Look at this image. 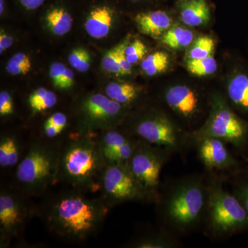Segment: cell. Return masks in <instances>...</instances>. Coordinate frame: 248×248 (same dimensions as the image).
Returning a JSON list of instances; mask_svg holds the SVG:
<instances>
[{"label": "cell", "mask_w": 248, "mask_h": 248, "mask_svg": "<svg viewBox=\"0 0 248 248\" xmlns=\"http://www.w3.org/2000/svg\"><path fill=\"white\" fill-rule=\"evenodd\" d=\"M91 192L70 187L46 201L37 210L50 232L63 240L81 242L102 226L110 207Z\"/></svg>", "instance_id": "cell-1"}, {"label": "cell", "mask_w": 248, "mask_h": 248, "mask_svg": "<svg viewBox=\"0 0 248 248\" xmlns=\"http://www.w3.org/2000/svg\"><path fill=\"white\" fill-rule=\"evenodd\" d=\"M106 166L97 139L91 135L79 133L60 142L58 182L86 192L99 190Z\"/></svg>", "instance_id": "cell-2"}, {"label": "cell", "mask_w": 248, "mask_h": 248, "mask_svg": "<svg viewBox=\"0 0 248 248\" xmlns=\"http://www.w3.org/2000/svg\"><path fill=\"white\" fill-rule=\"evenodd\" d=\"M60 142L35 140L15 169L14 185L29 197L42 195L58 182Z\"/></svg>", "instance_id": "cell-3"}, {"label": "cell", "mask_w": 248, "mask_h": 248, "mask_svg": "<svg viewBox=\"0 0 248 248\" xmlns=\"http://www.w3.org/2000/svg\"><path fill=\"white\" fill-rule=\"evenodd\" d=\"M207 138L220 139L244 150L248 144V124L239 118L223 99L215 97L208 122L195 133L194 141L200 143Z\"/></svg>", "instance_id": "cell-4"}, {"label": "cell", "mask_w": 248, "mask_h": 248, "mask_svg": "<svg viewBox=\"0 0 248 248\" xmlns=\"http://www.w3.org/2000/svg\"><path fill=\"white\" fill-rule=\"evenodd\" d=\"M31 197L16 186L1 187L0 191V242L1 247L17 238L37 209L30 201Z\"/></svg>", "instance_id": "cell-5"}, {"label": "cell", "mask_w": 248, "mask_h": 248, "mask_svg": "<svg viewBox=\"0 0 248 248\" xmlns=\"http://www.w3.org/2000/svg\"><path fill=\"white\" fill-rule=\"evenodd\" d=\"M210 225L218 234H232L248 230V214L236 196L221 187H215L209 197Z\"/></svg>", "instance_id": "cell-6"}, {"label": "cell", "mask_w": 248, "mask_h": 248, "mask_svg": "<svg viewBox=\"0 0 248 248\" xmlns=\"http://www.w3.org/2000/svg\"><path fill=\"white\" fill-rule=\"evenodd\" d=\"M99 190L110 208L123 202L148 200L127 165H107L101 175Z\"/></svg>", "instance_id": "cell-7"}, {"label": "cell", "mask_w": 248, "mask_h": 248, "mask_svg": "<svg viewBox=\"0 0 248 248\" xmlns=\"http://www.w3.org/2000/svg\"><path fill=\"white\" fill-rule=\"evenodd\" d=\"M164 159L161 147L138 140L127 166L148 199H154L157 195L160 173Z\"/></svg>", "instance_id": "cell-8"}, {"label": "cell", "mask_w": 248, "mask_h": 248, "mask_svg": "<svg viewBox=\"0 0 248 248\" xmlns=\"http://www.w3.org/2000/svg\"><path fill=\"white\" fill-rule=\"evenodd\" d=\"M205 192L197 182H187L179 186L166 204L168 218L179 228H186L195 224L203 213Z\"/></svg>", "instance_id": "cell-9"}, {"label": "cell", "mask_w": 248, "mask_h": 248, "mask_svg": "<svg viewBox=\"0 0 248 248\" xmlns=\"http://www.w3.org/2000/svg\"><path fill=\"white\" fill-rule=\"evenodd\" d=\"M124 106L105 94L95 93L84 99L80 106L84 128L79 133L91 135L97 130L115 127L114 124L123 112Z\"/></svg>", "instance_id": "cell-10"}, {"label": "cell", "mask_w": 248, "mask_h": 248, "mask_svg": "<svg viewBox=\"0 0 248 248\" xmlns=\"http://www.w3.org/2000/svg\"><path fill=\"white\" fill-rule=\"evenodd\" d=\"M131 135L150 144L172 149L177 148L182 141L174 124L161 114L146 116L139 121Z\"/></svg>", "instance_id": "cell-11"}, {"label": "cell", "mask_w": 248, "mask_h": 248, "mask_svg": "<svg viewBox=\"0 0 248 248\" xmlns=\"http://www.w3.org/2000/svg\"><path fill=\"white\" fill-rule=\"evenodd\" d=\"M96 139L107 165H127L138 141L115 127L102 130Z\"/></svg>", "instance_id": "cell-12"}, {"label": "cell", "mask_w": 248, "mask_h": 248, "mask_svg": "<svg viewBox=\"0 0 248 248\" xmlns=\"http://www.w3.org/2000/svg\"><path fill=\"white\" fill-rule=\"evenodd\" d=\"M200 156L203 164L210 169H225L236 164V160L232 156L220 139L207 138L200 142Z\"/></svg>", "instance_id": "cell-13"}, {"label": "cell", "mask_w": 248, "mask_h": 248, "mask_svg": "<svg viewBox=\"0 0 248 248\" xmlns=\"http://www.w3.org/2000/svg\"><path fill=\"white\" fill-rule=\"evenodd\" d=\"M169 107L184 118H191L200 108V98L188 86L177 85L170 88L165 95Z\"/></svg>", "instance_id": "cell-14"}, {"label": "cell", "mask_w": 248, "mask_h": 248, "mask_svg": "<svg viewBox=\"0 0 248 248\" xmlns=\"http://www.w3.org/2000/svg\"><path fill=\"white\" fill-rule=\"evenodd\" d=\"M135 22L141 33L153 38H161L172 27V19L162 11L138 14L135 17Z\"/></svg>", "instance_id": "cell-15"}, {"label": "cell", "mask_w": 248, "mask_h": 248, "mask_svg": "<svg viewBox=\"0 0 248 248\" xmlns=\"http://www.w3.org/2000/svg\"><path fill=\"white\" fill-rule=\"evenodd\" d=\"M114 13L108 6H99L90 12L85 22V30L91 37L102 39L110 32L113 23Z\"/></svg>", "instance_id": "cell-16"}, {"label": "cell", "mask_w": 248, "mask_h": 248, "mask_svg": "<svg viewBox=\"0 0 248 248\" xmlns=\"http://www.w3.org/2000/svg\"><path fill=\"white\" fill-rule=\"evenodd\" d=\"M27 148L23 146L22 141L16 135L9 134L1 135L0 138L1 169H16L25 154Z\"/></svg>", "instance_id": "cell-17"}, {"label": "cell", "mask_w": 248, "mask_h": 248, "mask_svg": "<svg viewBox=\"0 0 248 248\" xmlns=\"http://www.w3.org/2000/svg\"><path fill=\"white\" fill-rule=\"evenodd\" d=\"M180 17L189 27L207 24L210 19V11L206 0H186L181 6Z\"/></svg>", "instance_id": "cell-18"}, {"label": "cell", "mask_w": 248, "mask_h": 248, "mask_svg": "<svg viewBox=\"0 0 248 248\" xmlns=\"http://www.w3.org/2000/svg\"><path fill=\"white\" fill-rule=\"evenodd\" d=\"M228 94L232 103L243 113L248 115V73L238 71L228 85Z\"/></svg>", "instance_id": "cell-19"}, {"label": "cell", "mask_w": 248, "mask_h": 248, "mask_svg": "<svg viewBox=\"0 0 248 248\" xmlns=\"http://www.w3.org/2000/svg\"><path fill=\"white\" fill-rule=\"evenodd\" d=\"M140 94V89L128 83L111 82L107 85L105 94L124 107L135 102Z\"/></svg>", "instance_id": "cell-20"}, {"label": "cell", "mask_w": 248, "mask_h": 248, "mask_svg": "<svg viewBox=\"0 0 248 248\" xmlns=\"http://www.w3.org/2000/svg\"><path fill=\"white\" fill-rule=\"evenodd\" d=\"M193 32L181 26L171 27L161 37V42L173 50H182L193 42Z\"/></svg>", "instance_id": "cell-21"}, {"label": "cell", "mask_w": 248, "mask_h": 248, "mask_svg": "<svg viewBox=\"0 0 248 248\" xmlns=\"http://www.w3.org/2000/svg\"><path fill=\"white\" fill-rule=\"evenodd\" d=\"M46 22L52 33L63 36L71 30L73 19L69 13L63 8H55L46 16Z\"/></svg>", "instance_id": "cell-22"}, {"label": "cell", "mask_w": 248, "mask_h": 248, "mask_svg": "<svg viewBox=\"0 0 248 248\" xmlns=\"http://www.w3.org/2000/svg\"><path fill=\"white\" fill-rule=\"evenodd\" d=\"M58 102L57 94L43 87L39 88L31 93L28 99L31 110L35 114L53 108Z\"/></svg>", "instance_id": "cell-23"}, {"label": "cell", "mask_w": 248, "mask_h": 248, "mask_svg": "<svg viewBox=\"0 0 248 248\" xmlns=\"http://www.w3.org/2000/svg\"><path fill=\"white\" fill-rule=\"evenodd\" d=\"M68 117L63 112L53 113L45 121L43 126L44 140L53 142H60L58 138L66 130Z\"/></svg>", "instance_id": "cell-24"}, {"label": "cell", "mask_w": 248, "mask_h": 248, "mask_svg": "<svg viewBox=\"0 0 248 248\" xmlns=\"http://www.w3.org/2000/svg\"><path fill=\"white\" fill-rule=\"evenodd\" d=\"M170 58L167 53L157 51L148 55L141 62V68L148 76L164 73L169 68Z\"/></svg>", "instance_id": "cell-25"}, {"label": "cell", "mask_w": 248, "mask_h": 248, "mask_svg": "<svg viewBox=\"0 0 248 248\" xmlns=\"http://www.w3.org/2000/svg\"><path fill=\"white\" fill-rule=\"evenodd\" d=\"M186 68L190 74L195 76H211L217 71V63L213 55L200 60L187 59L186 61Z\"/></svg>", "instance_id": "cell-26"}, {"label": "cell", "mask_w": 248, "mask_h": 248, "mask_svg": "<svg viewBox=\"0 0 248 248\" xmlns=\"http://www.w3.org/2000/svg\"><path fill=\"white\" fill-rule=\"evenodd\" d=\"M215 40L209 36H202L192 44L187 53V59L200 60L213 55L215 50Z\"/></svg>", "instance_id": "cell-27"}, {"label": "cell", "mask_w": 248, "mask_h": 248, "mask_svg": "<svg viewBox=\"0 0 248 248\" xmlns=\"http://www.w3.org/2000/svg\"><path fill=\"white\" fill-rule=\"evenodd\" d=\"M31 66L30 58L26 54L18 53L10 59L6 70L11 76H25L31 71Z\"/></svg>", "instance_id": "cell-28"}, {"label": "cell", "mask_w": 248, "mask_h": 248, "mask_svg": "<svg viewBox=\"0 0 248 248\" xmlns=\"http://www.w3.org/2000/svg\"><path fill=\"white\" fill-rule=\"evenodd\" d=\"M68 60L71 66L81 73L89 71L91 66V55L87 50L83 48L73 50L68 55Z\"/></svg>", "instance_id": "cell-29"}, {"label": "cell", "mask_w": 248, "mask_h": 248, "mask_svg": "<svg viewBox=\"0 0 248 248\" xmlns=\"http://www.w3.org/2000/svg\"><path fill=\"white\" fill-rule=\"evenodd\" d=\"M119 45L110 49L102 59V68L106 71L117 76H122V71L119 63Z\"/></svg>", "instance_id": "cell-30"}, {"label": "cell", "mask_w": 248, "mask_h": 248, "mask_svg": "<svg viewBox=\"0 0 248 248\" xmlns=\"http://www.w3.org/2000/svg\"><path fill=\"white\" fill-rule=\"evenodd\" d=\"M148 53L146 46L141 41L137 40L126 46L125 54L127 60L132 65L141 61Z\"/></svg>", "instance_id": "cell-31"}, {"label": "cell", "mask_w": 248, "mask_h": 248, "mask_svg": "<svg viewBox=\"0 0 248 248\" xmlns=\"http://www.w3.org/2000/svg\"><path fill=\"white\" fill-rule=\"evenodd\" d=\"M133 246L138 248H166L172 247L173 244L162 236H151L141 238Z\"/></svg>", "instance_id": "cell-32"}, {"label": "cell", "mask_w": 248, "mask_h": 248, "mask_svg": "<svg viewBox=\"0 0 248 248\" xmlns=\"http://www.w3.org/2000/svg\"><path fill=\"white\" fill-rule=\"evenodd\" d=\"M14 113V103L12 96L9 92L1 91L0 93V115L6 117Z\"/></svg>", "instance_id": "cell-33"}, {"label": "cell", "mask_w": 248, "mask_h": 248, "mask_svg": "<svg viewBox=\"0 0 248 248\" xmlns=\"http://www.w3.org/2000/svg\"><path fill=\"white\" fill-rule=\"evenodd\" d=\"M66 68V66L61 62H55V63H52L50 67L49 76L51 78L54 86L58 89H59L62 77H63Z\"/></svg>", "instance_id": "cell-34"}, {"label": "cell", "mask_w": 248, "mask_h": 248, "mask_svg": "<svg viewBox=\"0 0 248 248\" xmlns=\"http://www.w3.org/2000/svg\"><path fill=\"white\" fill-rule=\"evenodd\" d=\"M234 195L239 200L248 214V179L240 182L236 186Z\"/></svg>", "instance_id": "cell-35"}, {"label": "cell", "mask_w": 248, "mask_h": 248, "mask_svg": "<svg viewBox=\"0 0 248 248\" xmlns=\"http://www.w3.org/2000/svg\"><path fill=\"white\" fill-rule=\"evenodd\" d=\"M128 45L126 42L119 45V63L122 71V76L131 74L133 65L129 63L125 54V48Z\"/></svg>", "instance_id": "cell-36"}, {"label": "cell", "mask_w": 248, "mask_h": 248, "mask_svg": "<svg viewBox=\"0 0 248 248\" xmlns=\"http://www.w3.org/2000/svg\"><path fill=\"white\" fill-rule=\"evenodd\" d=\"M75 75L72 70L66 68L60 82L59 89L67 90L71 89L74 84Z\"/></svg>", "instance_id": "cell-37"}, {"label": "cell", "mask_w": 248, "mask_h": 248, "mask_svg": "<svg viewBox=\"0 0 248 248\" xmlns=\"http://www.w3.org/2000/svg\"><path fill=\"white\" fill-rule=\"evenodd\" d=\"M14 44V39L3 31L0 33V53H4L6 49L9 48Z\"/></svg>", "instance_id": "cell-38"}, {"label": "cell", "mask_w": 248, "mask_h": 248, "mask_svg": "<svg viewBox=\"0 0 248 248\" xmlns=\"http://www.w3.org/2000/svg\"><path fill=\"white\" fill-rule=\"evenodd\" d=\"M45 0H19L21 4L28 10H35L38 9L43 4Z\"/></svg>", "instance_id": "cell-39"}, {"label": "cell", "mask_w": 248, "mask_h": 248, "mask_svg": "<svg viewBox=\"0 0 248 248\" xmlns=\"http://www.w3.org/2000/svg\"><path fill=\"white\" fill-rule=\"evenodd\" d=\"M4 11V0H0V14H2Z\"/></svg>", "instance_id": "cell-40"}, {"label": "cell", "mask_w": 248, "mask_h": 248, "mask_svg": "<svg viewBox=\"0 0 248 248\" xmlns=\"http://www.w3.org/2000/svg\"><path fill=\"white\" fill-rule=\"evenodd\" d=\"M133 1H141V0H133Z\"/></svg>", "instance_id": "cell-41"}]
</instances>
